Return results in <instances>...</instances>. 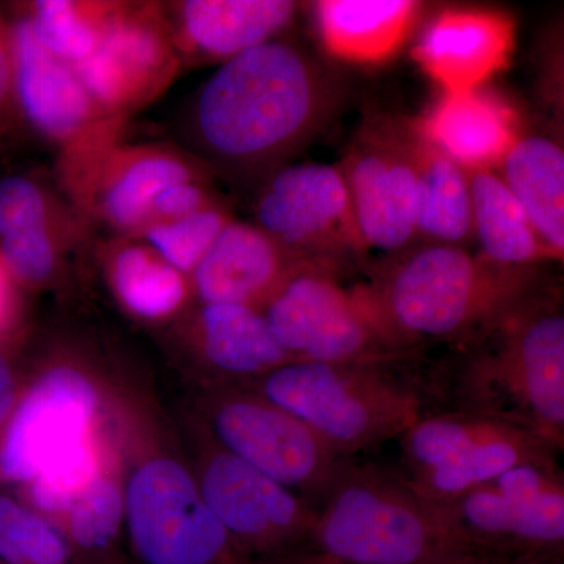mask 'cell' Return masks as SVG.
<instances>
[{
	"label": "cell",
	"mask_w": 564,
	"mask_h": 564,
	"mask_svg": "<svg viewBox=\"0 0 564 564\" xmlns=\"http://www.w3.org/2000/svg\"><path fill=\"white\" fill-rule=\"evenodd\" d=\"M29 20L40 43L63 62L77 65L85 61L98 44V33L82 20L74 3L66 0L35 2Z\"/></svg>",
	"instance_id": "1f68e13d"
},
{
	"label": "cell",
	"mask_w": 564,
	"mask_h": 564,
	"mask_svg": "<svg viewBox=\"0 0 564 564\" xmlns=\"http://www.w3.org/2000/svg\"><path fill=\"white\" fill-rule=\"evenodd\" d=\"M399 362L292 361L258 378L252 391L295 415L334 454L348 458L399 440L432 411L437 393L403 373Z\"/></svg>",
	"instance_id": "5b68a950"
},
{
	"label": "cell",
	"mask_w": 564,
	"mask_h": 564,
	"mask_svg": "<svg viewBox=\"0 0 564 564\" xmlns=\"http://www.w3.org/2000/svg\"><path fill=\"white\" fill-rule=\"evenodd\" d=\"M6 295H7L6 269H3L2 262H0V317H2L3 304H6Z\"/></svg>",
	"instance_id": "ab89813d"
},
{
	"label": "cell",
	"mask_w": 564,
	"mask_h": 564,
	"mask_svg": "<svg viewBox=\"0 0 564 564\" xmlns=\"http://www.w3.org/2000/svg\"><path fill=\"white\" fill-rule=\"evenodd\" d=\"M236 564H339L314 552L302 551L296 554L278 556V558L242 560Z\"/></svg>",
	"instance_id": "8d00e7d4"
},
{
	"label": "cell",
	"mask_w": 564,
	"mask_h": 564,
	"mask_svg": "<svg viewBox=\"0 0 564 564\" xmlns=\"http://www.w3.org/2000/svg\"><path fill=\"white\" fill-rule=\"evenodd\" d=\"M467 174L474 234L484 251L481 258L505 269H530L538 261L551 259L521 204L499 174L489 169Z\"/></svg>",
	"instance_id": "cb8c5ba5"
},
{
	"label": "cell",
	"mask_w": 564,
	"mask_h": 564,
	"mask_svg": "<svg viewBox=\"0 0 564 564\" xmlns=\"http://www.w3.org/2000/svg\"><path fill=\"white\" fill-rule=\"evenodd\" d=\"M13 95L39 131L63 139L84 124L91 98L76 70L54 57L33 32L31 20L18 21L10 32Z\"/></svg>",
	"instance_id": "2e32d148"
},
{
	"label": "cell",
	"mask_w": 564,
	"mask_h": 564,
	"mask_svg": "<svg viewBox=\"0 0 564 564\" xmlns=\"http://www.w3.org/2000/svg\"><path fill=\"white\" fill-rule=\"evenodd\" d=\"M263 317L292 361H402L361 291H347L321 263L302 262L263 303Z\"/></svg>",
	"instance_id": "ba28073f"
},
{
	"label": "cell",
	"mask_w": 564,
	"mask_h": 564,
	"mask_svg": "<svg viewBox=\"0 0 564 564\" xmlns=\"http://www.w3.org/2000/svg\"><path fill=\"white\" fill-rule=\"evenodd\" d=\"M199 332L206 361L223 375L261 378L292 362L256 307L204 304Z\"/></svg>",
	"instance_id": "603a6c76"
},
{
	"label": "cell",
	"mask_w": 564,
	"mask_h": 564,
	"mask_svg": "<svg viewBox=\"0 0 564 564\" xmlns=\"http://www.w3.org/2000/svg\"><path fill=\"white\" fill-rule=\"evenodd\" d=\"M14 402V381L10 367L0 356V423L9 415Z\"/></svg>",
	"instance_id": "74e56055"
},
{
	"label": "cell",
	"mask_w": 564,
	"mask_h": 564,
	"mask_svg": "<svg viewBox=\"0 0 564 564\" xmlns=\"http://www.w3.org/2000/svg\"><path fill=\"white\" fill-rule=\"evenodd\" d=\"M455 564H564L563 558L560 560H500L486 558V556H473V558L463 560Z\"/></svg>",
	"instance_id": "f35d334b"
},
{
	"label": "cell",
	"mask_w": 564,
	"mask_h": 564,
	"mask_svg": "<svg viewBox=\"0 0 564 564\" xmlns=\"http://www.w3.org/2000/svg\"><path fill=\"white\" fill-rule=\"evenodd\" d=\"M333 82L302 50L270 40L228 58L203 85L195 128L226 165L272 161L302 144L332 113Z\"/></svg>",
	"instance_id": "7a4b0ae2"
},
{
	"label": "cell",
	"mask_w": 564,
	"mask_h": 564,
	"mask_svg": "<svg viewBox=\"0 0 564 564\" xmlns=\"http://www.w3.org/2000/svg\"><path fill=\"white\" fill-rule=\"evenodd\" d=\"M406 143L417 188V236L430 243L463 247L474 234L469 174L421 132L411 133Z\"/></svg>",
	"instance_id": "ffe728a7"
},
{
	"label": "cell",
	"mask_w": 564,
	"mask_h": 564,
	"mask_svg": "<svg viewBox=\"0 0 564 564\" xmlns=\"http://www.w3.org/2000/svg\"><path fill=\"white\" fill-rule=\"evenodd\" d=\"M300 263L258 226L229 220L192 274L204 304L254 307Z\"/></svg>",
	"instance_id": "9a60e30c"
},
{
	"label": "cell",
	"mask_w": 564,
	"mask_h": 564,
	"mask_svg": "<svg viewBox=\"0 0 564 564\" xmlns=\"http://www.w3.org/2000/svg\"><path fill=\"white\" fill-rule=\"evenodd\" d=\"M0 560L6 564H77L61 527L0 496Z\"/></svg>",
	"instance_id": "83f0119b"
},
{
	"label": "cell",
	"mask_w": 564,
	"mask_h": 564,
	"mask_svg": "<svg viewBox=\"0 0 564 564\" xmlns=\"http://www.w3.org/2000/svg\"><path fill=\"white\" fill-rule=\"evenodd\" d=\"M99 564H121L120 562H117V558H113V556H109V558L102 560Z\"/></svg>",
	"instance_id": "60d3db41"
},
{
	"label": "cell",
	"mask_w": 564,
	"mask_h": 564,
	"mask_svg": "<svg viewBox=\"0 0 564 564\" xmlns=\"http://www.w3.org/2000/svg\"><path fill=\"white\" fill-rule=\"evenodd\" d=\"M500 180L513 193L552 259L564 254V152L547 137L516 139L503 155Z\"/></svg>",
	"instance_id": "d6986e66"
},
{
	"label": "cell",
	"mask_w": 564,
	"mask_h": 564,
	"mask_svg": "<svg viewBox=\"0 0 564 564\" xmlns=\"http://www.w3.org/2000/svg\"><path fill=\"white\" fill-rule=\"evenodd\" d=\"M191 181L187 166L166 155L139 159L110 185L104 209L115 225H139L152 212L155 196L176 182Z\"/></svg>",
	"instance_id": "f1b7e54d"
},
{
	"label": "cell",
	"mask_w": 564,
	"mask_h": 564,
	"mask_svg": "<svg viewBox=\"0 0 564 564\" xmlns=\"http://www.w3.org/2000/svg\"><path fill=\"white\" fill-rule=\"evenodd\" d=\"M124 518V491L117 480L101 473L70 508L63 533L77 558L106 560Z\"/></svg>",
	"instance_id": "4316f807"
},
{
	"label": "cell",
	"mask_w": 564,
	"mask_h": 564,
	"mask_svg": "<svg viewBox=\"0 0 564 564\" xmlns=\"http://www.w3.org/2000/svg\"><path fill=\"white\" fill-rule=\"evenodd\" d=\"M13 98V65H11L10 35L0 29V111L10 106Z\"/></svg>",
	"instance_id": "d590c367"
},
{
	"label": "cell",
	"mask_w": 564,
	"mask_h": 564,
	"mask_svg": "<svg viewBox=\"0 0 564 564\" xmlns=\"http://www.w3.org/2000/svg\"><path fill=\"white\" fill-rule=\"evenodd\" d=\"M415 10L417 3L408 0H325L315 7L325 46L337 57L355 62L381 61L392 54Z\"/></svg>",
	"instance_id": "7402d4cb"
},
{
	"label": "cell",
	"mask_w": 564,
	"mask_h": 564,
	"mask_svg": "<svg viewBox=\"0 0 564 564\" xmlns=\"http://www.w3.org/2000/svg\"><path fill=\"white\" fill-rule=\"evenodd\" d=\"M204 459L199 489L240 560L306 551L318 507L259 473L217 443Z\"/></svg>",
	"instance_id": "8fae6325"
},
{
	"label": "cell",
	"mask_w": 564,
	"mask_h": 564,
	"mask_svg": "<svg viewBox=\"0 0 564 564\" xmlns=\"http://www.w3.org/2000/svg\"><path fill=\"white\" fill-rule=\"evenodd\" d=\"M340 172L359 243L381 252L406 251L417 236V188L406 140L359 144Z\"/></svg>",
	"instance_id": "5bb4252c"
},
{
	"label": "cell",
	"mask_w": 564,
	"mask_h": 564,
	"mask_svg": "<svg viewBox=\"0 0 564 564\" xmlns=\"http://www.w3.org/2000/svg\"><path fill=\"white\" fill-rule=\"evenodd\" d=\"M0 564H6V563L0 562Z\"/></svg>",
	"instance_id": "b9f144b4"
},
{
	"label": "cell",
	"mask_w": 564,
	"mask_h": 564,
	"mask_svg": "<svg viewBox=\"0 0 564 564\" xmlns=\"http://www.w3.org/2000/svg\"><path fill=\"white\" fill-rule=\"evenodd\" d=\"M445 383L467 411L564 448L562 293L538 284L464 343Z\"/></svg>",
	"instance_id": "6da1fadb"
},
{
	"label": "cell",
	"mask_w": 564,
	"mask_h": 564,
	"mask_svg": "<svg viewBox=\"0 0 564 564\" xmlns=\"http://www.w3.org/2000/svg\"><path fill=\"white\" fill-rule=\"evenodd\" d=\"M228 221L221 210L204 207L188 217L152 226L147 237L162 261L181 274L193 273Z\"/></svg>",
	"instance_id": "f546056e"
},
{
	"label": "cell",
	"mask_w": 564,
	"mask_h": 564,
	"mask_svg": "<svg viewBox=\"0 0 564 564\" xmlns=\"http://www.w3.org/2000/svg\"><path fill=\"white\" fill-rule=\"evenodd\" d=\"M538 284L530 269H505L464 247L430 243L404 251L361 292L381 332L410 355L425 340L464 343Z\"/></svg>",
	"instance_id": "3957f363"
},
{
	"label": "cell",
	"mask_w": 564,
	"mask_h": 564,
	"mask_svg": "<svg viewBox=\"0 0 564 564\" xmlns=\"http://www.w3.org/2000/svg\"><path fill=\"white\" fill-rule=\"evenodd\" d=\"M111 280L124 306L148 321L174 313L185 299L182 274L143 248L129 247L118 252Z\"/></svg>",
	"instance_id": "484cf974"
},
{
	"label": "cell",
	"mask_w": 564,
	"mask_h": 564,
	"mask_svg": "<svg viewBox=\"0 0 564 564\" xmlns=\"http://www.w3.org/2000/svg\"><path fill=\"white\" fill-rule=\"evenodd\" d=\"M306 551L339 564H455L473 554L400 473L347 462L318 505Z\"/></svg>",
	"instance_id": "277c9868"
},
{
	"label": "cell",
	"mask_w": 564,
	"mask_h": 564,
	"mask_svg": "<svg viewBox=\"0 0 564 564\" xmlns=\"http://www.w3.org/2000/svg\"><path fill=\"white\" fill-rule=\"evenodd\" d=\"M421 133L466 172L500 163L518 139L510 110L475 88L445 93Z\"/></svg>",
	"instance_id": "ac0fdd59"
},
{
	"label": "cell",
	"mask_w": 564,
	"mask_h": 564,
	"mask_svg": "<svg viewBox=\"0 0 564 564\" xmlns=\"http://www.w3.org/2000/svg\"><path fill=\"white\" fill-rule=\"evenodd\" d=\"M510 22L477 10H448L423 32L415 57L447 91L473 90L503 65Z\"/></svg>",
	"instance_id": "e0dca14e"
},
{
	"label": "cell",
	"mask_w": 564,
	"mask_h": 564,
	"mask_svg": "<svg viewBox=\"0 0 564 564\" xmlns=\"http://www.w3.org/2000/svg\"><path fill=\"white\" fill-rule=\"evenodd\" d=\"M256 218L293 256L323 258L340 240L359 242L344 174L326 163H299L274 174L259 196Z\"/></svg>",
	"instance_id": "4fadbf2b"
},
{
	"label": "cell",
	"mask_w": 564,
	"mask_h": 564,
	"mask_svg": "<svg viewBox=\"0 0 564 564\" xmlns=\"http://www.w3.org/2000/svg\"><path fill=\"white\" fill-rule=\"evenodd\" d=\"M96 410L98 393L84 373L68 367L44 373L11 417L0 444V477L31 484L90 443Z\"/></svg>",
	"instance_id": "7c38bea8"
},
{
	"label": "cell",
	"mask_w": 564,
	"mask_h": 564,
	"mask_svg": "<svg viewBox=\"0 0 564 564\" xmlns=\"http://www.w3.org/2000/svg\"><path fill=\"white\" fill-rule=\"evenodd\" d=\"M46 218V202L35 182L22 176L0 180V239L47 228Z\"/></svg>",
	"instance_id": "836d02e7"
},
{
	"label": "cell",
	"mask_w": 564,
	"mask_h": 564,
	"mask_svg": "<svg viewBox=\"0 0 564 564\" xmlns=\"http://www.w3.org/2000/svg\"><path fill=\"white\" fill-rule=\"evenodd\" d=\"M215 443L315 505L348 458L302 421L256 391L225 389L209 404Z\"/></svg>",
	"instance_id": "30bf717a"
},
{
	"label": "cell",
	"mask_w": 564,
	"mask_h": 564,
	"mask_svg": "<svg viewBox=\"0 0 564 564\" xmlns=\"http://www.w3.org/2000/svg\"><path fill=\"white\" fill-rule=\"evenodd\" d=\"M0 262L25 284L50 280L55 267V250L47 228L10 234L0 239Z\"/></svg>",
	"instance_id": "d6a6232c"
},
{
	"label": "cell",
	"mask_w": 564,
	"mask_h": 564,
	"mask_svg": "<svg viewBox=\"0 0 564 564\" xmlns=\"http://www.w3.org/2000/svg\"><path fill=\"white\" fill-rule=\"evenodd\" d=\"M440 507L475 555L563 558L564 477L558 462L516 466Z\"/></svg>",
	"instance_id": "52a82bcc"
},
{
	"label": "cell",
	"mask_w": 564,
	"mask_h": 564,
	"mask_svg": "<svg viewBox=\"0 0 564 564\" xmlns=\"http://www.w3.org/2000/svg\"><path fill=\"white\" fill-rule=\"evenodd\" d=\"M124 505V525L141 564L242 562L184 464L162 456L141 464L126 486Z\"/></svg>",
	"instance_id": "9c48e42d"
},
{
	"label": "cell",
	"mask_w": 564,
	"mask_h": 564,
	"mask_svg": "<svg viewBox=\"0 0 564 564\" xmlns=\"http://www.w3.org/2000/svg\"><path fill=\"white\" fill-rule=\"evenodd\" d=\"M295 11L289 0H188L182 24L196 50L228 61L273 40Z\"/></svg>",
	"instance_id": "44dd1931"
},
{
	"label": "cell",
	"mask_w": 564,
	"mask_h": 564,
	"mask_svg": "<svg viewBox=\"0 0 564 564\" xmlns=\"http://www.w3.org/2000/svg\"><path fill=\"white\" fill-rule=\"evenodd\" d=\"M163 47L154 32L135 24H111L95 51L74 65L91 99L117 106L141 79L161 66Z\"/></svg>",
	"instance_id": "d4e9b609"
},
{
	"label": "cell",
	"mask_w": 564,
	"mask_h": 564,
	"mask_svg": "<svg viewBox=\"0 0 564 564\" xmlns=\"http://www.w3.org/2000/svg\"><path fill=\"white\" fill-rule=\"evenodd\" d=\"M408 484L444 505L529 463H554L560 451L540 437L467 411H430L399 437Z\"/></svg>",
	"instance_id": "8992f818"
},
{
	"label": "cell",
	"mask_w": 564,
	"mask_h": 564,
	"mask_svg": "<svg viewBox=\"0 0 564 564\" xmlns=\"http://www.w3.org/2000/svg\"><path fill=\"white\" fill-rule=\"evenodd\" d=\"M101 473L98 451L91 441L33 478L29 484L33 503L50 514L66 516Z\"/></svg>",
	"instance_id": "4dcf8cb0"
},
{
	"label": "cell",
	"mask_w": 564,
	"mask_h": 564,
	"mask_svg": "<svg viewBox=\"0 0 564 564\" xmlns=\"http://www.w3.org/2000/svg\"><path fill=\"white\" fill-rule=\"evenodd\" d=\"M202 209H204V193L191 181L169 185L155 196L152 203V212L162 215L166 220L188 217Z\"/></svg>",
	"instance_id": "e575fe53"
}]
</instances>
